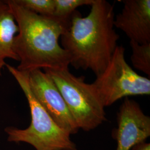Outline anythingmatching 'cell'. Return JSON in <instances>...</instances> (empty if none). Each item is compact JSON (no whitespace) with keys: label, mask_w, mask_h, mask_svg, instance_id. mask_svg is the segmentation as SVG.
I'll use <instances>...</instances> for the list:
<instances>
[{"label":"cell","mask_w":150,"mask_h":150,"mask_svg":"<svg viewBox=\"0 0 150 150\" xmlns=\"http://www.w3.org/2000/svg\"><path fill=\"white\" fill-rule=\"evenodd\" d=\"M114 19V6L106 0H94L86 17L73 13L61 40L76 70H91L97 76L106 69L120 38Z\"/></svg>","instance_id":"6da1fadb"},{"label":"cell","mask_w":150,"mask_h":150,"mask_svg":"<svg viewBox=\"0 0 150 150\" xmlns=\"http://www.w3.org/2000/svg\"><path fill=\"white\" fill-rule=\"evenodd\" d=\"M18 28L13 50L20 64L17 69L30 72L36 69H69V56L59 44V39L70 25L54 16L40 15L7 0Z\"/></svg>","instance_id":"7a4b0ae2"},{"label":"cell","mask_w":150,"mask_h":150,"mask_svg":"<svg viewBox=\"0 0 150 150\" xmlns=\"http://www.w3.org/2000/svg\"><path fill=\"white\" fill-rule=\"evenodd\" d=\"M6 67L15 79L27 100L31 121L25 129L8 127L5 129L10 142H25L36 150H77L71 134L61 128L32 94L28 84V73L20 71L7 64Z\"/></svg>","instance_id":"3957f363"},{"label":"cell","mask_w":150,"mask_h":150,"mask_svg":"<svg viewBox=\"0 0 150 150\" xmlns=\"http://www.w3.org/2000/svg\"><path fill=\"white\" fill-rule=\"evenodd\" d=\"M54 81L79 129L89 131L107 120L105 107L95 88L69 69H44Z\"/></svg>","instance_id":"277c9868"},{"label":"cell","mask_w":150,"mask_h":150,"mask_svg":"<svg viewBox=\"0 0 150 150\" xmlns=\"http://www.w3.org/2000/svg\"><path fill=\"white\" fill-rule=\"evenodd\" d=\"M104 107L122 98L150 95V79L139 75L126 61L125 48L117 46L110 62L92 83Z\"/></svg>","instance_id":"5b68a950"},{"label":"cell","mask_w":150,"mask_h":150,"mask_svg":"<svg viewBox=\"0 0 150 150\" xmlns=\"http://www.w3.org/2000/svg\"><path fill=\"white\" fill-rule=\"evenodd\" d=\"M28 84L32 94L61 128L70 134L79 129L59 90L52 79L41 69L28 72Z\"/></svg>","instance_id":"8992f818"},{"label":"cell","mask_w":150,"mask_h":150,"mask_svg":"<svg viewBox=\"0 0 150 150\" xmlns=\"http://www.w3.org/2000/svg\"><path fill=\"white\" fill-rule=\"evenodd\" d=\"M115 132L116 150H131L144 142L150 136V117L145 115L139 104L126 97L117 115Z\"/></svg>","instance_id":"52a82bcc"},{"label":"cell","mask_w":150,"mask_h":150,"mask_svg":"<svg viewBox=\"0 0 150 150\" xmlns=\"http://www.w3.org/2000/svg\"><path fill=\"white\" fill-rule=\"evenodd\" d=\"M122 11L115 16L114 26L130 41L150 43V0H124Z\"/></svg>","instance_id":"ba28073f"},{"label":"cell","mask_w":150,"mask_h":150,"mask_svg":"<svg viewBox=\"0 0 150 150\" xmlns=\"http://www.w3.org/2000/svg\"><path fill=\"white\" fill-rule=\"evenodd\" d=\"M18 32L15 17L6 1L0 0V76L8 59L18 61L13 50L15 38Z\"/></svg>","instance_id":"9c48e42d"},{"label":"cell","mask_w":150,"mask_h":150,"mask_svg":"<svg viewBox=\"0 0 150 150\" xmlns=\"http://www.w3.org/2000/svg\"><path fill=\"white\" fill-rule=\"evenodd\" d=\"M132 50L131 61L137 70L150 76V43L139 44L129 41Z\"/></svg>","instance_id":"30bf717a"},{"label":"cell","mask_w":150,"mask_h":150,"mask_svg":"<svg viewBox=\"0 0 150 150\" xmlns=\"http://www.w3.org/2000/svg\"><path fill=\"white\" fill-rule=\"evenodd\" d=\"M94 0H54V17L63 21H70L76 10L82 6H91Z\"/></svg>","instance_id":"8fae6325"},{"label":"cell","mask_w":150,"mask_h":150,"mask_svg":"<svg viewBox=\"0 0 150 150\" xmlns=\"http://www.w3.org/2000/svg\"><path fill=\"white\" fill-rule=\"evenodd\" d=\"M16 3L30 11L40 15L52 16L54 0H15Z\"/></svg>","instance_id":"7c38bea8"},{"label":"cell","mask_w":150,"mask_h":150,"mask_svg":"<svg viewBox=\"0 0 150 150\" xmlns=\"http://www.w3.org/2000/svg\"><path fill=\"white\" fill-rule=\"evenodd\" d=\"M131 150H150V143L146 142L136 145Z\"/></svg>","instance_id":"4fadbf2b"}]
</instances>
